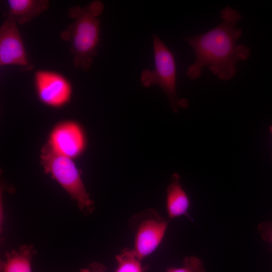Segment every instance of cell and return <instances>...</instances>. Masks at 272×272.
Masks as SVG:
<instances>
[{
	"label": "cell",
	"instance_id": "obj_5",
	"mask_svg": "<svg viewBox=\"0 0 272 272\" xmlns=\"http://www.w3.org/2000/svg\"><path fill=\"white\" fill-rule=\"evenodd\" d=\"M168 222L155 209L143 210L131 217L129 226L134 235L133 248L142 260L153 253L162 242Z\"/></svg>",
	"mask_w": 272,
	"mask_h": 272
},
{
	"label": "cell",
	"instance_id": "obj_4",
	"mask_svg": "<svg viewBox=\"0 0 272 272\" xmlns=\"http://www.w3.org/2000/svg\"><path fill=\"white\" fill-rule=\"evenodd\" d=\"M155 69H145L141 73L142 85L149 87L157 84L166 95L172 110L177 113L179 108H185L188 101L179 99L176 93V66L173 53L156 35H152Z\"/></svg>",
	"mask_w": 272,
	"mask_h": 272
},
{
	"label": "cell",
	"instance_id": "obj_14",
	"mask_svg": "<svg viewBox=\"0 0 272 272\" xmlns=\"http://www.w3.org/2000/svg\"><path fill=\"white\" fill-rule=\"evenodd\" d=\"M258 229L262 239L272 244V221L261 222L258 225Z\"/></svg>",
	"mask_w": 272,
	"mask_h": 272
},
{
	"label": "cell",
	"instance_id": "obj_3",
	"mask_svg": "<svg viewBox=\"0 0 272 272\" xmlns=\"http://www.w3.org/2000/svg\"><path fill=\"white\" fill-rule=\"evenodd\" d=\"M74 160L53 152L46 145L43 146L40 154L44 172L60 185L83 214L90 216L95 210V204L87 191L81 172Z\"/></svg>",
	"mask_w": 272,
	"mask_h": 272
},
{
	"label": "cell",
	"instance_id": "obj_8",
	"mask_svg": "<svg viewBox=\"0 0 272 272\" xmlns=\"http://www.w3.org/2000/svg\"><path fill=\"white\" fill-rule=\"evenodd\" d=\"M0 66H16L22 71L34 64L27 53L16 21L7 15L0 27Z\"/></svg>",
	"mask_w": 272,
	"mask_h": 272
},
{
	"label": "cell",
	"instance_id": "obj_11",
	"mask_svg": "<svg viewBox=\"0 0 272 272\" xmlns=\"http://www.w3.org/2000/svg\"><path fill=\"white\" fill-rule=\"evenodd\" d=\"M8 15L17 23L23 24L30 22L46 11L49 3L46 0H8Z\"/></svg>",
	"mask_w": 272,
	"mask_h": 272
},
{
	"label": "cell",
	"instance_id": "obj_2",
	"mask_svg": "<svg viewBox=\"0 0 272 272\" xmlns=\"http://www.w3.org/2000/svg\"><path fill=\"white\" fill-rule=\"evenodd\" d=\"M103 10V3L95 0L83 7H72L67 11L69 16L73 21L61 32L60 37L69 43L73 64L76 68L88 70L97 54L100 40L99 16Z\"/></svg>",
	"mask_w": 272,
	"mask_h": 272
},
{
	"label": "cell",
	"instance_id": "obj_7",
	"mask_svg": "<svg viewBox=\"0 0 272 272\" xmlns=\"http://www.w3.org/2000/svg\"><path fill=\"white\" fill-rule=\"evenodd\" d=\"M45 145L53 152L75 160L86 150V135L78 122L65 120L51 129Z\"/></svg>",
	"mask_w": 272,
	"mask_h": 272
},
{
	"label": "cell",
	"instance_id": "obj_1",
	"mask_svg": "<svg viewBox=\"0 0 272 272\" xmlns=\"http://www.w3.org/2000/svg\"><path fill=\"white\" fill-rule=\"evenodd\" d=\"M220 17L222 22L213 29L184 39L195 54L194 63L188 66L186 73L191 80L199 78L202 69L208 66L220 79L229 80L237 72L236 63L249 58L250 48L237 43L242 34V30L236 27L241 14L226 6L221 11Z\"/></svg>",
	"mask_w": 272,
	"mask_h": 272
},
{
	"label": "cell",
	"instance_id": "obj_6",
	"mask_svg": "<svg viewBox=\"0 0 272 272\" xmlns=\"http://www.w3.org/2000/svg\"><path fill=\"white\" fill-rule=\"evenodd\" d=\"M33 80L37 98L45 106L60 109L70 102L72 85L61 73L50 70H38L34 73Z\"/></svg>",
	"mask_w": 272,
	"mask_h": 272
},
{
	"label": "cell",
	"instance_id": "obj_12",
	"mask_svg": "<svg viewBox=\"0 0 272 272\" xmlns=\"http://www.w3.org/2000/svg\"><path fill=\"white\" fill-rule=\"evenodd\" d=\"M117 266L114 272H144L141 261L133 248H125L116 255Z\"/></svg>",
	"mask_w": 272,
	"mask_h": 272
},
{
	"label": "cell",
	"instance_id": "obj_15",
	"mask_svg": "<svg viewBox=\"0 0 272 272\" xmlns=\"http://www.w3.org/2000/svg\"><path fill=\"white\" fill-rule=\"evenodd\" d=\"M81 272H106L105 267L102 264L97 262H93L87 267L83 268Z\"/></svg>",
	"mask_w": 272,
	"mask_h": 272
},
{
	"label": "cell",
	"instance_id": "obj_9",
	"mask_svg": "<svg viewBox=\"0 0 272 272\" xmlns=\"http://www.w3.org/2000/svg\"><path fill=\"white\" fill-rule=\"evenodd\" d=\"M190 205L189 197L181 185L180 175L173 174L166 189V208L169 220L188 216Z\"/></svg>",
	"mask_w": 272,
	"mask_h": 272
},
{
	"label": "cell",
	"instance_id": "obj_13",
	"mask_svg": "<svg viewBox=\"0 0 272 272\" xmlns=\"http://www.w3.org/2000/svg\"><path fill=\"white\" fill-rule=\"evenodd\" d=\"M166 272H205L204 264L197 257L191 256L185 257L180 267H172Z\"/></svg>",
	"mask_w": 272,
	"mask_h": 272
},
{
	"label": "cell",
	"instance_id": "obj_16",
	"mask_svg": "<svg viewBox=\"0 0 272 272\" xmlns=\"http://www.w3.org/2000/svg\"><path fill=\"white\" fill-rule=\"evenodd\" d=\"M269 131H270V133L272 134V125H271L269 127ZM271 157H272V155H271Z\"/></svg>",
	"mask_w": 272,
	"mask_h": 272
},
{
	"label": "cell",
	"instance_id": "obj_10",
	"mask_svg": "<svg viewBox=\"0 0 272 272\" xmlns=\"http://www.w3.org/2000/svg\"><path fill=\"white\" fill-rule=\"evenodd\" d=\"M36 253L34 246L30 244L6 252L1 263V272H32V261Z\"/></svg>",
	"mask_w": 272,
	"mask_h": 272
}]
</instances>
